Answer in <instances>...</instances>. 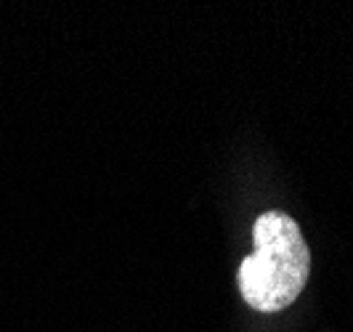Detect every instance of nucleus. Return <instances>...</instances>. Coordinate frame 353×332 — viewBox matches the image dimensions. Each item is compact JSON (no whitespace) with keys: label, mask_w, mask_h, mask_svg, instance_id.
I'll return each mask as SVG.
<instances>
[{"label":"nucleus","mask_w":353,"mask_h":332,"mask_svg":"<svg viewBox=\"0 0 353 332\" xmlns=\"http://www.w3.org/2000/svg\"><path fill=\"white\" fill-rule=\"evenodd\" d=\"M252 245L236 271L245 303L265 314L292 306L311 274V250L298 221L284 210H268L252 226Z\"/></svg>","instance_id":"nucleus-1"}]
</instances>
